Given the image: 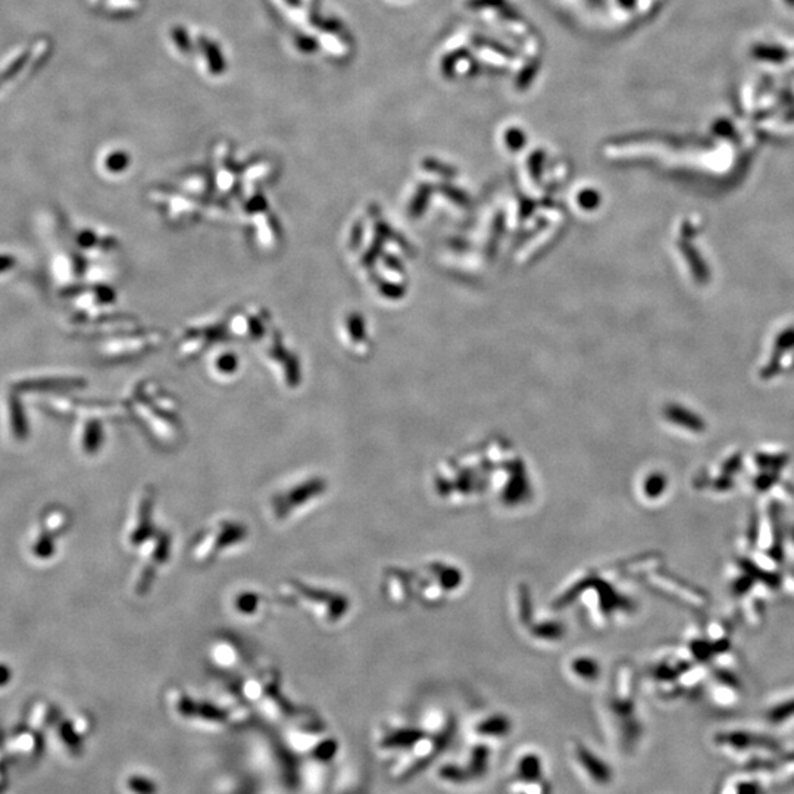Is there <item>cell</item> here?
Here are the masks:
<instances>
[{
	"mask_svg": "<svg viewBox=\"0 0 794 794\" xmlns=\"http://www.w3.org/2000/svg\"><path fill=\"white\" fill-rule=\"evenodd\" d=\"M575 763L584 773L586 778L594 784H608L611 781V771L599 758L593 756L586 749H576L574 753Z\"/></svg>",
	"mask_w": 794,
	"mask_h": 794,
	"instance_id": "cell-1",
	"label": "cell"
},
{
	"mask_svg": "<svg viewBox=\"0 0 794 794\" xmlns=\"http://www.w3.org/2000/svg\"><path fill=\"white\" fill-rule=\"evenodd\" d=\"M793 712H794V701L790 702L788 705L783 706V708L775 709L769 716H773V721H783V719H785V718H787L790 713H793Z\"/></svg>",
	"mask_w": 794,
	"mask_h": 794,
	"instance_id": "cell-2",
	"label": "cell"
}]
</instances>
